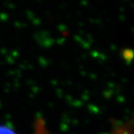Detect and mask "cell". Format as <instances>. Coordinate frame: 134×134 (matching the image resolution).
<instances>
[{
    "instance_id": "6da1fadb",
    "label": "cell",
    "mask_w": 134,
    "mask_h": 134,
    "mask_svg": "<svg viewBox=\"0 0 134 134\" xmlns=\"http://www.w3.org/2000/svg\"><path fill=\"white\" fill-rule=\"evenodd\" d=\"M0 134H18V133L10 125H0Z\"/></svg>"
}]
</instances>
